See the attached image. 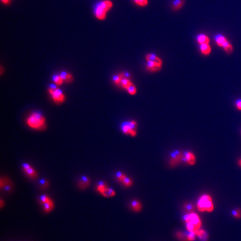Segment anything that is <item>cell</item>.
<instances>
[{
	"label": "cell",
	"instance_id": "1",
	"mask_svg": "<svg viewBox=\"0 0 241 241\" xmlns=\"http://www.w3.org/2000/svg\"><path fill=\"white\" fill-rule=\"evenodd\" d=\"M183 218L187 232L196 233L201 229L202 220L197 213L189 212L184 216Z\"/></svg>",
	"mask_w": 241,
	"mask_h": 241
},
{
	"label": "cell",
	"instance_id": "2",
	"mask_svg": "<svg viewBox=\"0 0 241 241\" xmlns=\"http://www.w3.org/2000/svg\"><path fill=\"white\" fill-rule=\"evenodd\" d=\"M27 124L31 129L41 130L45 128V119L39 112H34L29 116L26 121Z\"/></svg>",
	"mask_w": 241,
	"mask_h": 241
},
{
	"label": "cell",
	"instance_id": "3",
	"mask_svg": "<svg viewBox=\"0 0 241 241\" xmlns=\"http://www.w3.org/2000/svg\"><path fill=\"white\" fill-rule=\"evenodd\" d=\"M197 208L200 212H212L214 209L212 198L207 194L202 195L198 199Z\"/></svg>",
	"mask_w": 241,
	"mask_h": 241
},
{
	"label": "cell",
	"instance_id": "4",
	"mask_svg": "<svg viewBox=\"0 0 241 241\" xmlns=\"http://www.w3.org/2000/svg\"><path fill=\"white\" fill-rule=\"evenodd\" d=\"M137 123L135 121L124 122L121 126V130L125 135H130L132 137H135L137 135Z\"/></svg>",
	"mask_w": 241,
	"mask_h": 241
},
{
	"label": "cell",
	"instance_id": "5",
	"mask_svg": "<svg viewBox=\"0 0 241 241\" xmlns=\"http://www.w3.org/2000/svg\"><path fill=\"white\" fill-rule=\"evenodd\" d=\"M49 92L55 103H61L65 101V96L59 88L55 86H51L49 89Z\"/></svg>",
	"mask_w": 241,
	"mask_h": 241
},
{
	"label": "cell",
	"instance_id": "6",
	"mask_svg": "<svg viewBox=\"0 0 241 241\" xmlns=\"http://www.w3.org/2000/svg\"><path fill=\"white\" fill-rule=\"evenodd\" d=\"M184 153L181 151H174L171 154L169 160V165L171 167H176L183 161Z\"/></svg>",
	"mask_w": 241,
	"mask_h": 241
},
{
	"label": "cell",
	"instance_id": "7",
	"mask_svg": "<svg viewBox=\"0 0 241 241\" xmlns=\"http://www.w3.org/2000/svg\"><path fill=\"white\" fill-rule=\"evenodd\" d=\"M22 169L26 174L30 178L35 179L37 177V174L36 170L33 168L28 163H24L22 165Z\"/></svg>",
	"mask_w": 241,
	"mask_h": 241
},
{
	"label": "cell",
	"instance_id": "8",
	"mask_svg": "<svg viewBox=\"0 0 241 241\" xmlns=\"http://www.w3.org/2000/svg\"><path fill=\"white\" fill-rule=\"evenodd\" d=\"M183 161L189 165H194L196 163V157L194 153L191 151L184 152Z\"/></svg>",
	"mask_w": 241,
	"mask_h": 241
},
{
	"label": "cell",
	"instance_id": "9",
	"mask_svg": "<svg viewBox=\"0 0 241 241\" xmlns=\"http://www.w3.org/2000/svg\"><path fill=\"white\" fill-rule=\"evenodd\" d=\"M162 64H158L154 61H147L146 69L151 72H157L160 71L162 68Z\"/></svg>",
	"mask_w": 241,
	"mask_h": 241
},
{
	"label": "cell",
	"instance_id": "10",
	"mask_svg": "<svg viewBox=\"0 0 241 241\" xmlns=\"http://www.w3.org/2000/svg\"><path fill=\"white\" fill-rule=\"evenodd\" d=\"M107 187H107L106 184L104 182L99 181V183H98L97 190L102 195H103V197H108V195L107 194Z\"/></svg>",
	"mask_w": 241,
	"mask_h": 241
},
{
	"label": "cell",
	"instance_id": "11",
	"mask_svg": "<svg viewBox=\"0 0 241 241\" xmlns=\"http://www.w3.org/2000/svg\"><path fill=\"white\" fill-rule=\"evenodd\" d=\"M90 179L86 176L81 177L78 182V185L80 189H86L90 185Z\"/></svg>",
	"mask_w": 241,
	"mask_h": 241
},
{
	"label": "cell",
	"instance_id": "12",
	"mask_svg": "<svg viewBox=\"0 0 241 241\" xmlns=\"http://www.w3.org/2000/svg\"><path fill=\"white\" fill-rule=\"evenodd\" d=\"M216 43L219 47H223V46L228 41L227 38L222 35H217L215 37Z\"/></svg>",
	"mask_w": 241,
	"mask_h": 241
},
{
	"label": "cell",
	"instance_id": "13",
	"mask_svg": "<svg viewBox=\"0 0 241 241\" xmlns=\"http://www.w3.org/2000/svg\"><path fill=\"white\" fill-rule=\"evenodd\" d=\"M185 4V0H174L171 4L172 9L174 11H178L181 9Z\"/></svg>",
	"mask_w": 241,
	"mask_h": 241
},
{
	"label": "cell",
	"instance_id": "14",
	"mask_svg": "<svg viewBox=\"0 0 241 241\" xmlns=\"http://www.w3.org/2000/svg\"><path fill=\"white\" fill-rule=\"evenodd\" d=\"M195 234L197 235V237L199 238V239L200 241H208V234L207 233V232L205 230H202V229H200Z\"/></svg>",
	"mask_w": 241,
	"mask_h": 241
},
{
	"label": "cell",
	"instance_id": "15",
	"mask_svg": "<svg viewBox=\"0 0 241 241\" xmlns=\"http://www.w3.org/2000/svg\"><path fill=\"white\" fill-rule=\"evenodd\" d=\"M197 41L199 45L209 44L210 43V39H209L208 36L206 35L205 34H203L198 35L197 37Z\"/></svg>",
	"mask_w": 241,
	"mask_h": 241
},
{
	"label": "cell",
	"instance_id": "16",
	"mask_svg": "<svg viewBox=\"0 0 241 241\" xmlns=\"http://www.w3.org/2000/svg\"><path fill=\"white\" fill-rule=\"evenodd\" d=\"M131 207L134 212H140L142 209V206L139 200H133L131 203Z\"/></svg>",
	"mask_w": 241,
	"mask_h": 241
},
{
	"label": "cell",
	"instance_id": "17",
	"mask_svg": "<svg viewBox=\"0 0 241 241\" xmlns=\"http://www.w3.org/2000/svg\"><path fill=\"white\" fill-rule=\"evenodd\" d=\"M146 59L147 61H154L162 65V60L155 54H148L146 55Z\"/></svg>",
	"mask_w": 241,
	"mask_h": 241
},
{
	"label": "cell",
	"instance_id": "18",
	"mask_svg": "<svg viewBox=\"0 0 241 241\" xmlns=\"http://www.w3.org/2000/svg\"><path fill=\"white\" fill-rule=\"evenodd\" d=\"M200 50L203 55H208L211 53L212 48L209 44H202L200 45Z\"/></svg>",
	"mask_w": 241,
	"mask_h": 241
},
{
	"label": "cell",
	"instance_id": "19",
	"mask_svg": "<svg viewBox=\"0 0 241 241\" xmlns=\"http://www.w3.org/2000/svg\"><path fill=\"white\" fill-rule=\"evenodd\" d=\"M106 12H105L103 9H102L101 7H99L98 6H97L96 8L95 14H96V17L98 19L103 20V19L106 18Z\"/></svg>",
	"mask_w": 241,
	"mask_h": 241
},
{
	"label": "cell",
	"instance_id": "20",
	"mask_svg": "<svg viewBox=\"0 0 241 241\" xmlns=\"http://www.w3.org/2000/svg\"><path fill=\"white\" fill-rule=\"evenodd\" d=\"M125 77H129V76H127L126 73H119V74H117L113 77V82H114L116 86H119L122 80Z\"/></svg>",
	"mask_w": 241,
	"mask_h": 241
},
{
	"label": "cell",
	"instance_id": "21",
	"mask_svg": "<svg viewBox=\"0 0 241 241\" xmlns=\"http://www.w3.org/2000/svg\"><path fill=\"white\" fill-rule=\"evenodd\" d=\"M98 6L101 7L105 12H107L112 7V3L109 1H104L98 5Z\"/></svg>",
	"mask_w": 241,
	"mask_h": 241
},
{
	"label": "cell",
	"instance_id": "22",
	"mask_svg": "<svg viewBox=\"0 0 241 241\" xmlns=\"http://www.w3.org/2000/svg\"><path fill=\"white\" fill-rule=\"evenodd\" d=\"M43 205L44 210L47 213L50 212L54 208V203L53 200L50 202L44 203Z\"/></svg>",
	"mask_w": 241,
	"mask_h": 241
},
{
	"label": "cell",
	"instance_id": "23",
	"mask_svg": "<svg viewBox=\"0 0 241 241\" xmlns=\"http://www.w3.org/2000/svg\"><path fill=\"white\" fill-rule=\"evenodd\" d=\"M132 84V83L130 81V79L127 78V77H125L122 80L119 86H121L123 89L127 90Z\"/></svg>",
	"mask_w": 241,
	"mask_h": 241
},
{
	"label": "cell",
	"instance_id": "24",
	"mask_svg": "<svg viewBox=\"0 0 241 241\" xmlns=\"http://www.w3.org/2000/svg\"><path fill=\"white\" fill-rule=\"evenodd\" d=\"M60 76L61 77L63 78V79L64 80V82H66L67 83H69L71 82L73 80V77L72 75L69 73H67L65 72H63L60 74Z\"/></svg>",
	"mask_w": 241,
	"mask_h": 241
},
{
	"label": "cell",
	"instance_id": "25",
	"mask_svg": "<svg viewBox=\"0 0 241 241\" xmlns=\"http://www.w3.org/2000/svg\"><path fill=\"white\" fill-rule=\"evenodd\" d=\"M223 48L224 50L225 51V52L228 54H231L233 51V45L230 44L229 41L223 46Z\"/></svg>",
	"mask_w": 241,
	"mask_h": 241
},
{
	"label": "cell",
	"instance_id": "26",
	"mask_svg": "<svg viewBox=\"0 0 241 241\" xmlns=\"http://www.w3.org/2000/svg\"><path fill=\"white\" fill-rule=\"evenodd\" d=\"M53 81L55 84L57 86H60L64 82L63 78L60 76V75H54L53 77Z\"/></svg>",
	"mask_w": 241,
	"mask_h": 241
},
{
	"label": "cell",
	"instance_id": "27",
	"mask_svg": "<svg viewBox=\"0 0 241 241\" xmlns=\"http://www.w3.org/2000/svg\"><path fill=\"white\" fill-rule=\"evenodd\" d=\"M176 237L179 241H187L186 233H183L180 231L177 232L176 233Z\"/></svg>",
	"mask_w": 241,
	"mask_h": 241
},
{
	"label": "cell",
	"instance_id": "28",
	"mask_svg": "<svg viewBox=\"0 0 241 241\" xmlns=\"http://www.w3.org/2000/svg\"><path fill=\"white\" fill-rule=\"evenodd\" d=\"M53 200L50 197L47 196V195H42L40 197L39 201L40 204L43 205L44 203H46L47 202H50Z\"/></svg>",
	"mask_w": 241,
	"mask_h": 241
},
{
	"label": "cell",
	"instance_id": "29",
	"mask_svg": "<svg viewBox=\"0 0 241 241\" xmlns=\"http://www.w3.org/2000/svg\"><path fill=\"white\" fill-rule=\"evenodd\" d=\"M122 184L123 185L124 187H130L132 185L133 181L129 177L126 176V178L125 179V180H123Z\"/></svg>",
	"mask_w": 241,
	"mask_h": 241
},
{
	"label": "cell",
	"instance_id": "30",
	"mask_svg": "<svg viewBox=\"0 0 241 241\" xmlns=\"http://www.w3.org/2000/svg\"><path fill=\"white\" fill-rule=\"evenodd\" d=\"M39 184L40 187L43 189H47L49 186V183L48 182L47 180L45 179H40L39 182Z\"/></svg>",
	"mask_w": 241,
	"mask_h": 241
},
{
	"label": "cell",
	"instance_id": "31",
	"mask_svg": "<svg viewBox=\"0 0 241 241\" xmlns=\"http://www.w3.org/2000/svg\"><path fill=\"white\" fill-rule=\"evenodd\" d=\"M134 2L140 7L147 6L148 4V0H133Z\"/></svg>",
	"mask_w": 241,
	"mask_h": 241
},
{
	"label": "cell",
	"instance_id": "32",
	"mask_svg": "<svg viewBox=\"0 0 241 241\" xmlns=\"http://www.w3.org/2000/svg\"><path fill=\"white\" fill-rule=\"evenodd\" d=\"M127 91L128 92V93L131 94V95H135L136 93H137V88L136 86H135V84L132 83L130 86L129 88L127 90Z\"/></svg>",
	"mask_w": 241,
	"mask_h": 241
},
{
	"label": "cell",
	"instance_id": "33",
	"mask_svg": "<svg viewBox=\"0 0 241 241\" xmlns=\"http://www.w3.org/2000/svg\"><path fill=\"white\" fill-rule=\"evenodd\" d=\"M116 175L117 180H118L119 182L121 183H122L123 180H125V179L126 178V176H127L125 174H123L122 172H120V171H119V172L116 173Z\"/></svg>",
	"mask_w": 241,
	"mask_h": 241
},
{
	"label": "cell",
	"instance_id": "34",
	"mask_svg": "<svg viewBox=\"0 0 241 241\" xmlns=\"http://www.w3.org/2000/svg\"><path fill=\"white\" fill-rule=\"evenodd\" d=\"M186 234H187V241H195L197 235L195 233L187 232V233H186Z\"/></svg>",
	"mask_w": 241,
	"mask_h": 241
},
{
	"label": "cell",
	"instance_id": "35",
	"mask_svg": "<svg viewBox=\"0 0 241 241\" xmlns=\"http://www.w3.org/2000/svg\"><path fill=\"white\" fill-rule=\"evenodd\" d=\"M232 214L234 218L239 219L241 218V209H235L232 211Z\"/></svg>",
	"mask_w": 241,
	"mask_h": 241
},
{
	"label": "cell",
	"instance_id": "36",
	"mask_svg": "<svg viewBox=\"0 0 241 241\" xmlns=\"http://www.w3.org/2000/svg\"><path fill=\"white\" fill-rule=\"evenodd\" d=\"M184 209L188 212H193L194 209V207L191 203H187L184 204Z\"/></svg>",
	"mask_w": 241,
	"mask_h": 241
},
{
	"label": "cell",
	"instance_id": "37",
	"mask_svg": "<svg viewBox=\"0 0 241 241\" xmlns=\"http://www.w3.org/2000/svg\"><path fill=\"white\" fill-rule=\"evenodd\" d=\"M10 183V181L8 179H7V178H1V183H0V187H1V189H2L7 184Z\"/></svg>",
	"mask_w": 241,
	"mask_h": 241
},
{
	"label": "cell",
	"instance_id": "38",
	"mask_svg": "<svg viewBox=\"0 0 241 241\" xmlns=\"http://www.w3.org/2000/svg\"><path fill=\"white\" fill-rule=\"evenodd\" d=\"M107 194L108 195V197H113L116 195L115 191L113 189L110 187H107Z\"/></svg>",
	"mask_w": 241,
	"mask_h": 241
},
{
	"label": "cell",
	"instance_id": "39",
	"mask_svg": "<svg viewBox=\"0 0 241 241\" xmlns=\"http://www.w3.org/2000/svg\"><path fill=\"white\" fill-rule=\"evenodd\" d=\"M236 106L239 111H241V99H238L236 101Z\"/></svg>",
	"mask_w": 241,
	"mask_h": 241
},
{
	"label": "cell",
	"instance_id": "40",
	"mask_svg": "<svg viewBox=\"0 0 241 241\" xmlns=\"http://www.w3.org/2000/svg\"><path fill=\"white\" fill-rule=\"evenodd\" d=\"M10 183H11L10 182L8 183L7 184V185L4 187V189L6 191H8V192L10 191H11V189H12V186H11V184Z\"/></svg>",
	"mask_w": 241,
	"mask_h": 241
},
{
	"label": "cell",
	"instance_id": "41",
	"mask_svg": "<svg viewBox=\"0 0 241 241\" xmlns=\"http://www.w3.org/2000/svg\"><path fill=\"white\" fill-rule=\"evenodd\" d=\"M4 204H5V202H4V200H3L2 199H1V200H0L1 208H2V207H4Z\"/></svg>",
	"mask_w": 241,
	"mask_h": 241
},
{
	"label": "cell",
	"instance_id": "42",
	"mask_svg": "<svg viewBox=\"0 0 241 241\" xmlns=\"http://www.w3.org/2000/svg\"><path fill=\"white\" fill-rule=\"evenodd\" d=\"M9 0H2V1L4 2V4H7L8 3Z\"/></svg>",
	"mask_w": 241,
	"mask_h": 241
},
{
	"label": "cell",
	"instance_id": "43",
	"mask_svg": "<svg viewBox=\"0 0 241 241\" xmlns=\"http://www.w3.org/2000/svg\"><path fill=\"white\" fill-rule=\"evenodd\" d=\"M238 164H239V165L241 167V159L239 160V161H238Z\"/></svg>",
	"mask_w": 241,
	"mask_h": 241
}]
</instances>
